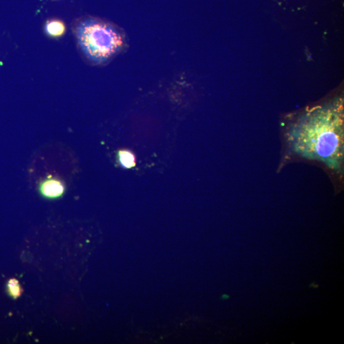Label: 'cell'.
<instances>
[{
  "mask_svg": "<svg viewBox=\"0 0 344 344\" xmlns=\"http://www.w3.org/2000/svg\"><path fill=\"white\" fill-rule=\"evenodd\" d=\"M229 298H230V297L228 296V295H223L222 296V298L223 299H228Z\"/></svg>",
  "mask_w": 344,
  "mask_h": 344,
  "instance_id": "cell-8",
  "label": "cell"
},
{
  "mask_svg": "<svg viewBox=\"0 0 344 344\" xmlns=\"http://www.w3.org/2000/svg\"><path fill=\"white\" fill-rule=\"evenodd\" d=\"M119 161L123 167L126 169H131L135 167L136 164V159L134 155L130 151H121L119 153Z\"/></svg>",
  "mask_w": 344,
  "mask_h": 344,
  "instance_id": "cell-5",
  "label": "cell"
},
{
  "mask_svg": "<svg viewBox=\"0 0 344 344\" xmlns=\"http://www.w3.org/2000/svg\"><path fill=\"white\" fill-rule=\"evenodd\" d=\"M72 30L83 57L95 65L110 62L120 53L126 44L120 28L92 16L76 19Z\"/></svg>",
  "mask_w": 344,
  "mask_h": 344,
  "instance_id": "cell-2",
  "label": "cell"
},
{
  "mask_svg": "<svg viewBox=\"0 0 344 344\" xmlns=\"http://www.w3.org/2000/svg\"><path fill=\"white\" fill-rule=\"evenodd\" d=\"M7 291L10 296L14 299H17L21 296L23 292L19 281L16 279H10L7 284Z\"/></svg>",
  "mask_w": 344,
  "mask_h": 344,
  "instance_id": "cell-6",
  "label": "cell"
},
{
  "mask_svg": "<svg viewBox=\"0 0 344 344\" xmlns=\"http://www.w3.org/2000/svg\"><path fill=\"white\" fill-rule=\"evenodd\" d=\"M46 33L50 37H62L66 32V26L63 21L58 19H48L45 25Z\"/></svg>",
  "mask_w": 344,
  "mask_h": 344,
  "instance_id": "cell-4",
  "label": "cell"
},
{
  "mask_svg": "<svg viewBox=\"0 0 344 344\" xmlns=\"http://www.w3.org/2000/svg\"><path fill=\"white\" fill-rule=\"evenodd\" d=\"M311 287H315V288H316V287H318V284H317L315 282H313L311 284Z\"/></svg>",
  "mask_w": 344,
  "mask_h": 344,
  "instance_id": "cell-7",
  "label": "cell"
},
{
  "mask_svg": "<svg viewBox=\"0 0 344 344\" xmlns=\"http://www.w3.org/2000/svg\"><path fill=\"white\" fill-rule=\"evenodd\" d=\"M291 151L342 172L344 159V105L342 99L307 110L287 133Z\"/></svg>",
  "mask_w": 344,
  "mask_h": 344,
  "instance_id": "cell-1",
  "label": "cell"
},
{
  "mask_svg": "<svg viewBox=\"0 0 344 344\" xmlns=\"http://www.w3.org/2000/svg\"><path fill=\"white\" fill-rule=\"evenodd\" d=\"M40 189L46 197L54 198L62 195L64 191V187L60 181L56 180H48L42 184Z\"/></svg>",
  "mask_w": 344,
  "mask_h": 344,
  "instance_id": "cell-3",
  "label": "cell"
}]
</instances>
